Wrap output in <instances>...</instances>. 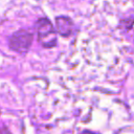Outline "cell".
Here are the masks:
<instances>
[{"mask_svg":"<svg viewBox=\"0 0 134 134\" xmlns=\"http://www.w3.org/2000/svg\"><path fill=\"white\" fill-rule=\"evenodd\" d=\"M38 42L44 48H52L57 46V30L47 18H40L35 23Z\"/></svg>","mask_w":134,"mask_h":134,"instance_id":"6da1fadb","label":"cell"},{"mask_svg":"<svg viewBox=\"0 0 134 134\" xmlns=\"http://www.w3.org/2000/svg\"><path fill=\"white\" fill-rule=\"evenodd\" d=\"M57 30L62 37H69L73 30V22L69 17L59 16L55 18Z\"/></svg>","mask_w":134,"mask_h":134,"instance_id":"3957f363","label":"cell"},{"mask_svg":"<svg viewBox=\"0 0 134 134\" xmlns=\"http://www.w3.org/2000/svg\"><path fill=\"white\" fill-rule=\"evenodd\" d=\"M82 134H99L97 132H93V131H89V130H84L82 132Z\"/></svg>","mask_w":134,"mask_h":134,"instance_id":"277c9868","label":"cell"},{"mask_svg":"<svg viewBox=\"0 0 134 134\" xmlns=\"http://www.w3.org/2000/svg\"><path fill=\"white\" fill-rule=\"evenodd\" d=\"M32 40H34L32 32L26 29H20V30L15 31L9 37L8 44L12 50L20 54H25L29 50Z\"/></svg>","mask_w":134,"mask_h":134,"instance_id":"7a4b0ae2","label":"cell"}]
</instances>
